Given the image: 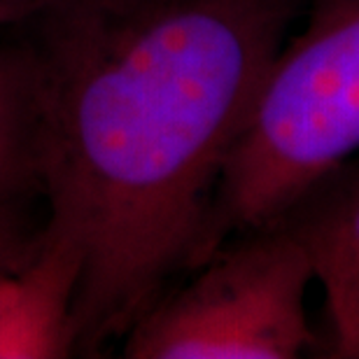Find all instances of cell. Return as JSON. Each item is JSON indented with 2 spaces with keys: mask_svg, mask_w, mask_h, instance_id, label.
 Segmentation results:
<instances>
[{
  "mask_svg": "<svg viewBox=\"0 0 359 359\" xmlns=\"http://www.w3.org/2000/svg\"><path fill=\"white\" fill-rule=\"evenodd\" d=\"M304 0H52L28 21L45 231L82 257L75 353L196 264L222 170Z\"/></svg>",
  "mask_w": 359,
  "mask_h": 359,
  "instance_id": "cell-1",
  "label": "cell"
},
{
  "mask_svg": "<svg viewBox=\"0 0 359 359\" xmlns=\"http://www.w3.org/2000/svg\"><path fill=\"white\" fill-rule=\"evenodd\" d=\"M359 149V0H322L273 56L222 170L194 269L306 203Z\"/></svg>",
  "mask_w": 359,
  "mask_h": 359,
  "instance_id": "cell-2",
  "label": "cell"
},
{
  "mask_svg": "<svg viewBox=\"0 0 359 359\" xmlns=\"http://www.w3.org/2000/svg\"><path fill=\"white\" fill-rule=\"evenodd\" d=\"M163 292L124 336L128 359H294L313 343V259L297 212L250 229Z\"/></svg>",
  "mask_w": 359,
  "mask_h": 359,
  "instance_id": "cell-3",
  "label": "cell"
},
{
  "mask_svg": "<svg viewBox=\"0 0 359 359\" xmlns=\"http://www.w3.org/2000/svg\"><path fill=\"white\" fill-rule=\"evenodd\" d=\"M82 257L73 243L47 233L28 264L0 271V359L75 355V299Z\"/></svg>",
  "mask_w": 359,
  "mask_h": 359,
  "instance_id": "cell-4",
  "label": "cell"
},
{
  "mask_svg": "<svg viewBox=\"0 0 359 359\" xmlns=\"http://www.w3.org/2000/svg\"><path fill=\"white\" fill-rule=\"evenodd\" d=\"M325 292L329 357L359 359V184L318 210L294 208Z\"/></svg>",
  "mask_w": 359,
  "mask_h": 359,
  "instance_id": "cell-5",
  "label": "cell"
},
{
  "mask_svg": "<svg viewBox=\"0 0 359 359\" xmlns=\"http://www.w3.org/2000/svg\"><path fill=\"white\" fill-rule=\"evenodd\" d=\"M38 194L28 117V61L24 47L0 54V201Z\"/></svg>",
  "mask_w": 359,
  "mask_h": 359,
  "instance_id": "cell-6",
  "label": "cell"
},
{
  "mask_svg": "<svg viewBox=\"0 0 359 359\" xmlns=\"http://www.w3.org/2000/svg\"><path fill=\"white\" fill-rule=\"evenodd\" d=\"M42 245V222H33L21 201H0V271L19 269Z\"/></svg>",
  "mask_w": 359,
  "mask_h": 359,
  "instance_id": "cell-7",
  "label": "cell"
},
{
  "mask_svg": "<svg viewBox=\"0 0 359 359\" xmlns=\"http://www.w3.org/2000/svg\"><path fill=\"white\" fill-rule=\"evenodd\" d=\"M52 0H0V26L31 21Z\"/></svg>",
  "mask_w": 359,
  "mask_h": 359,
  "instance_id": "cell-8",
  "label": "cell"
},
{
  "mask_svg": "<svg viewBox=\"0 0 359 359\" xmlns=\"http://www.w3.org/2000/svg\"><path fill=\"white\" fill-rule=\"evenodd\" d=\"M0 54H3V47H0Z\"/></svg>",
  "mask_w": 359,
  "mask_h": 359,
  "instance_id": "cell-9",
  "label": "cell"
}]
</instances>
